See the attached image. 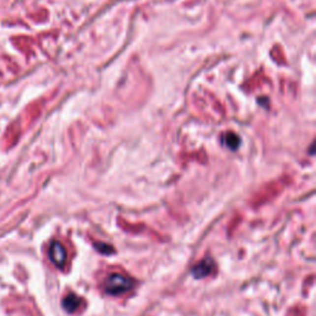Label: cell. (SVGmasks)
Segmentation results:
<instances>
[{
    "mask_svg": "<svg viewBox=\"0 0 316 316\" xmlns=\"http://www.w3.org/2000/svg\"><path fill=\"white\" fill-rule=\"evenodd\" d=\"M105 290L111 295H120L126 293L133 286V282L130 278L120 273H113L105 279Z\"/></svg>",
    "mask_w": 316,
    "mask_h": 316,
    "instance_id": "6da1fadb",
    "label": "cell"
},
{
    "mask_svg": "<svg viewBox=\"0 0 316 316\" xmlns=\"http://www.w3.org/2000/svg\"><path fill=\"white\" fill-rule=\"evenodd\" d=\"M48 254H50V258L58 268H62L65 263V259H67V252H65L64 247L60 244V242L55 241L51 244L50 251H48Z\"/></svg>",
    "mask_w": 316,
    "mask_h": 316,
    "instance_id": "7a4b0ae2",
    "label": "cell"
},
{
    "mask_svg": "<svg viewBox=\"0 0 316 316\" xmlns=\"http://www.w3.org/2000/svg\"><path fill=\"white\" fill-rule=\"evenodd\" d=\"M214 268H215V264H214L213 259L205 258L193 267L191 273L195 278H204V277H208L209 274L213 273Z\"/></svg>",
    "mask_w": 316,
    "mask_h": 316,
    "instance_id": "3957f363",
    "label": "cell"
},
{
    "mask_svg": "<svg viewBox=\"0 0 316 316\" xmlns=\"http://www.w3.org/2000/svg\"><path fill=\"white\" fill-rule=\"evenodd\" d=\"M63 308H64L65 311L68 313H74L78 308H79V304H81V299L78 298L75 294L70 293L63 299Z\"/></svg>",
    "mask_w": 316,
    "mask_h": 316,
    "instance_id": "277c9868",
    "label": "cell"
},
{
    "mask_svg": "<svg viewBox=\"0 0 316 316\" xmlns=\"http://www.w3.org/2000/svg\"><path fill=\"white\" fill-rule=\"evenodd\" d=\"M221 141H222V145L226 146V147H228L230 150H236V148H239L240 146V137L236 133L233 132H226L222 135V138H221Z\"/></svg>",
    "mask_w": 316,
    "mask_h": 316,
    "instance_id": "5b68a950",
    "label": "cell"
},
{
    "mask_svg": "<svg viewBox=\"0 0 316 316\" xmlns=\"http://www.w3.org/2000/svg\"><path fill=\"white\" fill-rule=\"evenodd\" d=\"M95 249L105 254L113 253L114 252V250L111 249V246H109V245H105V244H95Z\"/></svg>",
    "mask_w": 316,
    "mask_h": 316,
    "instance_id": "8992f818",
    "label": "cell"
}]
</instances>
